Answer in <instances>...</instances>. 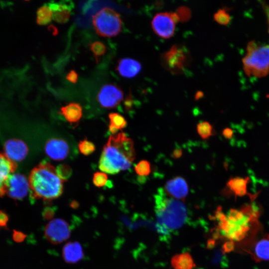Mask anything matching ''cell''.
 Segmentation results:
<instances>
[{
	"instance_id": "obj_29",
	"label": "cell",
	"mask_w": 269,
	"mask_h": 269,
	"mask_svg": "<svg viewBox=\"0 0 269 269\" xmlns=\"http://www.w3.org/2000/svg\"><path fill=\"white\" fill-rule=\"evenodd\" d=\"M78 148L80 152L84 155H89L92 154L96 149L95 144L86 138L79 142Z\"/></svg>"
},
{
	"instance_id": "obj_13",
	"label": "cell",
	"mask_w": 269,
	"mask_h": 269,
	"mask_svg": "<svg viewBox=\"0 0 269 269\" xmlns=\"http://www.w3.org/2000/svg\"><path fill=\"white\" fill-rule=\"evenodd\" d=\"M163 190L168 196L181 201L185 199L189 192L187 182L180 176L167 181Z\"/></svg>"
},
{
	"instance_id": "obj_10",
	"label": "cell",
	"mask_w": 269,
	"mask_h": 269,
	"mask_svg": "<svg viewBox=\"0 0 269 269\" xmlns=\"http://www.w3.org/2000/svg\"><path fill=\"white\" fill-rule=\"evenodd\" d=\"M176 23L171 13L167 12L156 13L151 21V26L155 33L159 37L168 39L172 36Z\"/></svg>"
},
{
	"instance_id": "obj_20",
	"label": "cell",
	"mask_w": 269,
	"mask_h": 269,
	"mask_svg": "<svg viewBox=\"0 0 269 269\" xmlns=\"http://www.w3.org/2000/svg\"><path fill=\"white\" fill-rule=\"evenodd\" d=\"M83 256L82 247L78 242H69L63 248L62 257L67 263H77L83 258Z\"/></svg>"
},
{
	"instance_id": "obj_35",
	"label": "cell",
	"mask_w": 269,
	"mask_h": 269,
	"mask_svg": "<svg viewBox=\"0 0 269 269\" xmlns=\"http://www.w3.org/2000/svg\"><path fill=\"white\" fill-rule=\"evenodd\" d=\"M134 103V101L133 99L132 95L131 94V92H129L128 95L126 98L125 101H124V106L125 110L127 111H129L131 109V108L133 107Z\"/></svg>"
},
{
	"instance_id": "obj_12",
	"label": "cell",
	"mask_w": 269,
	"mask_h": 269,
	"mask_svg": "<svg viewBox=\"0 0 269 269\" xmlns=\"http://www.w3.org/2000/svg\"><path fill=\"white\" fill-rule=\"evenodd\" d=\"M29 189L28 180L24 175L12 174L8 180L6 194L14 200H21L27 195Z\"/></svg>"
},
{
	"instance_id": "obj_7",
	"label": "cell",
	"mask_w": 269,
	"mask_h": 269,
	"mask_svg": "<svg viewBox=\"0 0 269 269\" xmlns=\"http://www.w3.org/2000/svg\"><path fill=\"white\" fill-rule=\"evenodd\" d=\"M163 66L174 74L181 73L189 62V55L185 48L175 44L161 56Z\"/></svg>"
},
{
	"instance_id": "obj_2",
	"label": "cell",
	"mask_w": 269,
	"mask_h": 269,
	"mask_svg": "<svg viewBox=\"0 0 269 269\" xmlns=\"http://www.w3.org/2000/svg\"><path fill=\"white\" fill-rule=\"evenodd\" d=\"M135 158L133 140L124 132L110 136L104 146L99 162V169L110 174L129 169Z\"/></svg>"
},
{
	"instance_id": "obj_23",
	"label": "cell",
	"mask_w": 269,
	"mask_h": 269,
	"mask_svg": "<svg viewBox=\"0 0 269 269\" xmlns=\"http://www.w3.org/2000/svg\"><path fill=\"white\" fill-rule=\"evenodd\" d=\"M110 124L109 129L113 134H116L119 130L125 128L128 123L125 118L117 113H111L109 114Z\"/></svg>"
},
{
	"instance_id": "obj_16",
	"label": "cell",
	"mask_w": 269,
	"mask_h": 269,
	"mask_svg": "<svg viewBox=\"0 0 269 269\" xmlns=\"http://www.w3.org/2000/svg\"><path fill=\"white\" fill-rule=\"evenodd\" d=\"M247 252L256 262L269 261V234L256 239Z\"/></svg>"
},
{
	"instance_id": "obj_30",
	"label": "cell",
	"mask_w": 269,
	"mask_h": 269,
	"mask_svg": "<svg viewBox=\"0 0 269 269\" xmlns=\"http://www.w3.org/2000/svg\"><path fill=\"white\" fill-rule=\"evenodd\" d=\"M134 170L136 173L138 175H148L151 172L150 164L147 160H140L135 166Z\"/></svg>"
},
{
	"instance_id": "obj_28",
	"label": "cell",
	"mask_w": 269,
	"mask_h": 269,
	"mask_svg": "<svg viewBox=\"0 0 269 269\" xmlns=\"http://www.w3.org/2000/svg\"><path fill=\"white\" fill-rule=\"evenodd\" d=\"M59 177L63 181L68 180L72 174L71 168L68 164L62 163L58 165L56 168Z\"/></svg>"
},
{
	"instance_id": "obj_11",
	"label": "cell",
	"mask_w": 269,
	"mask_h": 269,
	"mask_svg": "<svg viewBox=\"0 0 269 269\" xmlns=\"http://www.w3.org/2000/svg\"><path fill=\"white\" fill-rule=\"evenodd\" d=\"M250 181V178L249 176L231 177L227 182L225 188L222 191V194L227 197L234 196L235 199L238 197L248 195L252 200H254L257 194H250L247 190L248 184Z\"/></svg>"
},
{
	"instance_id": "obj_18",
	"label": "cell",
	"mask_w": 269,
	"mask_h": 269,
	"mask_svg": "<svg viewBox=\"0 0 269 269\" xmlns=\"http://www.w3.org/2000/svg\"><path fill=\"white\" fill-rule=\"evenodd\" d=\"M47 4L53 11V19L57 23H66L70 17L73 4L70 1L49 2Z\"/></svg>"
},
{
	"instance_id": "obj_34",
	"label": "cell",
	"mask_w": 269,
	"mask_h": 269,
	"mask_svg": "<svg viewBox=\"0 0 269 269\" xmlns=\"http://www.w3.org/2000/svg\"><path fill=\"white\" fill-rule=\"evenodd\" d=\"M26 238V235L20 231L13 230L12 238L16 243L22 242Z\"/></svg>"
},
{
	"instance_id": "obj_36",
	"label": "cell",
	"mask_w": 269,
	"mask_h": 269,
	"mask_svg": "<svg viewBox=\"0 0 269 269\" xmlns=\"http://www.w3.org/2000/svg\"><path fill=\"white\" fill-rule=\"evenodd\" d=\"M66 79L72 83H76L77 82L78 75L74 70L70 71L66 76Z\"/></svg>"
},
{
	"instance_id": "obj_39",
	"label": "cell",
	"mask_w": 269,
	"mask_h": 269,
	"mask_svg": "<svg viewBox=\"0 0 269 269\" xmlns=\"http://www.w3.org/2000/svg\"><path fill=\"white\" fill-rule=\"evenodd\" d=\"M182 150L180 148H175L173 151L171 156L175 159L180 158L182 155Z\"/></svg>"
},
{
	"instance_id": "obj_33",
	"label": "cell",
	"mask_w": 269,
	"mask_h": 269,
	"mask_svg": "<svg viewBox=\"0 0 269 269\" xmlns=\"http://www.w3.org/2000/svg\"><path fill=\"white\" fill-rule=\"evenodd\" d=\"M9 218L7 214L2 210L0 211V228L7 230V224Z\"/></svg>"
},
{
	"instance_id": "obj_8",
	"label": "cell",
	"mask_w": 269,
	"mask_h": 269,
	"mask_svg": "<svg viewBox=\"0 0 269 269\" xmlns=\"http://www.w3.org/2000/svg\"><path fill=\"white\" fill-rule=\"evenodd\" d=\"M44 235L46 239L54 245L61 244L69 238L70 228L68 223L63 219H55L46 226Z\"/></svg>"
},
{
	"instance_id": "obj_6",
	"label": "cell",
	"mask_w": 269,
	"mask_h": 269,
	"mask_svg": "<svg viewBox=\"0 0 269 269\" xmlns=\"http://www.w3.org/2000/svg\"><path fill=\"white\" fill-rule=\"evenodd\" d=\"M92 23L96 33L105 37L118 35L122 28V20L119 13L111 8L105 7L92 16Z\"/></svg>"
},
{
	"instance_id": "obj_25",
	"label": "cell",
	"mask_w": 269,
	"mask_h": 269,
	"mask_svg": "<svg viewBox=\"0 0 269 269\" xmlns=\"http://www.w3.org/2000/svg\"><path fill=\"white\" fill-rule=\"evenodd\" d=\"M89 48L97 63L99 62L101 57L104 56L106 52V45L99 41L90 42Z\"/></svg>"
},
{
	"instance_id": "obj_27",
	"label": "cell",
	"mask_w": 269,
	"mask_h": 269,
	"mask_svg": "<svg viewBox=\"0 0 269 269\" xmlns=\"http://www.w3.org/2000/svg\"><path fill=\"white\" fill-rule=\"evenodd\" d=\"M214 20L219 24L226 25L231 21V16L225 8L219 9L214 14Z\"/></svg>"
},
{
	"instance_id": "obj_5",
	"label": "cell",
	"mask_w": 269,
	"mask_h": 269,
	"mask_svg": "<svg viewBox=\"0 0 269 269\" xmlns=\"http://www.w3.org/2000/svg\"><path fill=\"white\" fill-rule=\"evenodd\" d=\"M242 61L247 75L258 78L267 76L269 73V44L250 41Z\"/></svg>"
},
{
	"instance_id": "obj_37",
	"label": "cell",
	"mask_w": 269,
	"mask_h": 269,
	"mask_svg": "<svg viewBox=\"0 0 269 269\" xmlns=\"http://www.w3.org/2000/svg\"><path fill=\"white\" fill-rule=\"evenodd\" d=\"M54 210L50 207H46L43 211L42 215L46 219H49L54 216Z\"/></svg>"
},
{
	"instance_id": "obj_21",
	"label": "cell",
	"mask_w": 269,
	"mask_h": 269,
	"mask_svg": "<svg viewBox=\"0 0 269 269\" xmlns=\"http://www.w3.org/2000/svg\"><path fill=\"white\" fill-rule=\"evenodd\" d=\"M60 114L69 123H77L82 116V108L78 103H70L61 107Z\"/></svg>"
},
{
	"instance_id": "obj_17",
	"label": "cell",
	"mask_w": 269,
	"mask_h": 269,
	"mask_svg": "<svg viewBox=\"0 0 269 269\" xmlns=\"http://www.w3.org/2000/svg\"><path fill=\"white\" fill-rule=\"evenodd\" d=\"M15 161L9 159L3 153H0V197L6 194L8 180L17 168Z\"/></svg>"
},
{
	"instance_id": "obj_19",
	"label": "cell",
	"mask_w": 269,
	"mask_h": 269,
	"mask_svg": "<svg viewBox=\"0 0 269 269\" xmlns=\"http://www.w3.org/2000/svg\"><path fill=\"white\" fill-rule=\"evenodd\" d=\"M141 64L131 58H123L118 61L116 70L122 77L131 78L136 76L141 71Z\"/></svg>"
},
{
	"instance_id": "obj_1",
	"label": "cell",
	"mask_w": 269,
	"mask_h": 269,
	"mask_svg": "<svg viewBox=\"0 0 269 269\" xmlns=\"http://www.w3.org/2000/svg\"><path fill=\"white\" fill-rule=\"evenodd\" d=\"M261 206L254 200L239 209H231L226 214L221 207L217 208L215 216L218 229L227 241L224 244V251H232L236 245H242L243 249L246 246V251L248 250L261 229Z\"/></svg>"
},
{
	"instance_id": "obj_4",
	"label": "cell",
	"mask_w": 269,
	"mask_h": 269,
	"mask_svg": "<svg viewBox=\"0 0 269 269\" xmlns=\"http://www.w3.org/2000/svg\"><path fill=\"white\" fill-rule=\"evenodd\" d=\"M154 199L155 216L163 229L176 230L183 225L187 212L181 200L168 196L162 188L158 189Z\"/></svg>"
},
{
	"instance_id": "obj_26",
	"label": "cell",
	"mask_w": 269,
	"mask_h": 269,
	"mask_svg": "<svg viewBox=\"0 0 269 269\" xmlns=\"http://www.w3.org/2000/svg\"><path fill=\"white\" fill-rule=\"evenodd\" d=\"M197 133L200 137L206 139L213 135L214 129L212 125L208 122H202L197 126Z\"/></svg>"
},
{
	"instance_id": "obj_3",
	"label": "cell",
	"mask_w": 269,
	"mask_h": 269,
	"mask_svg": "<svg viewBox=\"0 0 269 269\" xmlns=\"http://www.w3.org/2000/svg\"><path fill=\"white\" fill-rule=\"evenodd\" d=\"M28 182L32 198L51 201L59 197L63 191V181L58 176L55 167L46 161L34 167Z\"/></svg>"
},
{
	"instance_id": "obj_32",
	"label": "cell",
	"mask_w": 269,
	"mask_h": 269,
	"mask_svg": "<svg viewBox=\"0 0 269 269\" xmlns=\"http://www.w3.org/2000/svg\"><path fill=\"white\" fill-rule=\"evenodd\" d=\"M179 21L186 22L189 20L191 16L190 9L187 6H181L179 7L175 12Z\"/></svg>"
},
{
	"instance_id": "obj_40",
	"label": "cell",
	"mask_w": 269,
	"mask_h": 269,
	"mask_svg": "<svg viewBox=\"0 0 269 269\" xmlns=\"http://www.w3.org/2000/svg\"><path fill=\"white\" fill-rule=\"evenodd\" d=\"M262 5L263 9H264V11L265 12L266 17L267 18L268 29H269V5L264 2L263 3L262 2Z\"/></svg>"
},
{
	"instance_id": "obj_22",
	"label": "cell",
	"mask_w": 269,
	"mask_h": 269,
	"mask_svg": "<svg viewBox=\"0 0 269 269\" xmlns=\"http://www.w3.org/2000/svg\"><path fill=\"white\" fill-rule=\"evenodd\" d=\"M171 264L173 269H193L195 266L193 258L187 252L174 256Z\"/></svg>"
},
{
	"instance_id": "obj_24",
	"label": "cell",
	"mask_w": 269,
	"mask_h": 269,
	"mask_svg": "<svg viewBox=\"0 0 269 269\" xmlns=\"http://www.w3.org/2000/svg\"><path fill=\"white\" fill-rule=\"evenodd\" d=\"M53 19V11L47 4L40 7L36 12V23L40 25L49 24Z\"/></svg>"
},
{
	"instance_id": "obj_38",
	"label": "cell",
	"mask_w": 269,
	"mask_h": 269,
	"mask_svg": "<svg viewBox=\"0 0 269 269\" xmlns=\"http://www.w3.org/2000/svg\"><path fill=\"white\" fill-rule=\"evenodd\" d=\"M222 135L226 139H230L233 136L234 131L230 128H226L222 131Z\"/></svg>"
},
{
	"instance_id": "obj_14",
	"label": "cell",
	"mask_w": 269,
	"mask_h": 269,
	"mask_svg": "<svg viewBox=\"0 0 269 269\" xmlns=\"http://www.w3.org/2000/svg\"><path fill=\"white\" fill-rule=\"evenodd\" d=\"M45 151L52 159L60 161L64 159L68 156L69 147L67 142L64 139L52 138L46 141Z\"/></svg>"
},
{
	"instance_id": "obj_9",
	"label": "cell",
	"mask_w": 269,
	"mask_h": 269,
	"mask_svg": "<svg viewBox=\"0 0 269 269\" xmlns=\"http://www.w3.org/2000/svg\"><path fill=\"white\" fill-rule=\"evenodd\" d=\"M124 92L115 84H107L103 86L97 95V101L100 106L106 109L116 108L123 100Z\"/></svg>"
},
{
	"instance_id": "obj_31",
	"label": "cell",
	"mask_w": 269,
	"mask_h": 269,
	"mask_svg": "<svg viewBox=\"0 0 269 269\" xmlns=\"http://www.w3.org/2000/svg\"><path fill=\"white\" fill-rule=\"evenodd\" d=\"M108 181L107 175L102 172H95L93 177V182L97 187L100 188L104 186Z\"/></svg>"
},
{
	"instance_id": "obj_15",
	"label": "cell",
	"mask_w": 269,
	"mask_h": 269,
	"mask_svg": "<svg viewBox=\"0 0 269 269\" xmlns=\"http://www.w3.org/2000/svg\"><path fill=\"white\" fill-rule=\"evenodd\" d=\"M4 154L10 160L20 161L27 155L28 148L25 143L19 139H10L3 146Z\"/></svg>"
},
{
	"instance_id": "obj_41",
	"label": "cell",
	"mask_w": 269,
	"mask_h": 269,
	"mask_svg": "<svg viewBox=\"0 0 269 269\" xmlns=\"http://www.w3.org/2000/svg\"><path fill=\"white\" fill-rule=\"evenodd\" d=\"M203 96V93L202 92H197L196 94V99H199L201 98Z\"/></svg>"
}]
</instances>
